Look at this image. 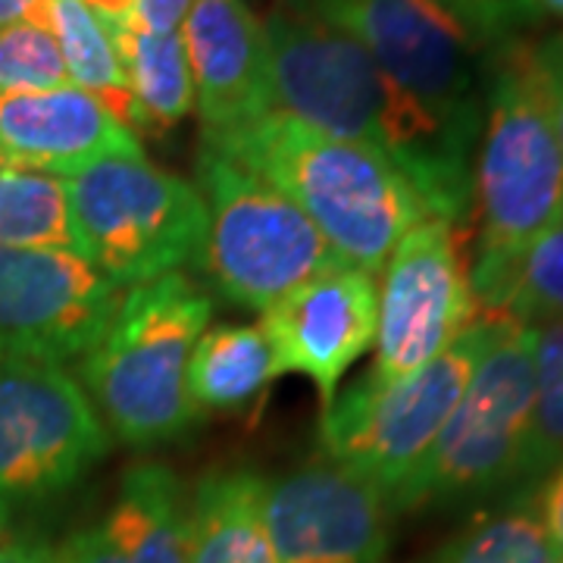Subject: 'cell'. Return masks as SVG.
Segmentation results:
<instances>
[{
	"label": "cell",
	"mask_w": 563,
	"mask_h": 563,
	"mask_svg": "<svg viewBox=\"0 0 563 563\" xmlns=\"http://www.w3.org/2000/svg\"><path fill=\"white\" fill-rule=\"evenodd\" d=\"M0 244L20 251H76L60 176L20 166L0 173Z\"/></svg>",
	"instance_id": "22"
},
{
	"label": "cell",
	"mask_w": 563,
	"mask_h": 563,
	"mask_svg": "<svg viewBox=\"0 0 563 563\" xmlns=\"http://www.w3.org/2000/svg\"><path fill=\"white\" fill-rule=\"evenodd\" d=\"M488 313L517 317L532 325L563 320V220L517 261Z\"/></svg>",
	"instance_id": "24"
},
{
	"label": "cell",
	"mask_w": 563,
	"mask_h": 563,
	"mask_svg": "<svg viewBox=\"0 0 563 563\" xmlns=\"http://www.w3.org/2000/svg\"><path fill=\"white\" fill-rule=\"evenodd\" d=\"M198 179L203 201L198 263L229 303L263 313L291 288L342 263L301 207L242 163L203 144Z\"/></svg>",
	"instance_id": "6"
},
{
	"label": "cell",
	"mask_w": 563,
	"mask_h": 563,
	"mask_svg": "<svg viewBox=\"0 0 563 563\" xmlns=\"http://www.w3.org/2000/svg\"><path fill=\"white\" fill-rule=\"evenodd\" d=\"M347 29L388 79L473 151L483 129V44L442 0H310Z\"/></svg>",
	"instance_id": "9"
},
{
	"label": "cell",
	"mask_w": 563,
	"mask_h": 563,
	"mask_svg": "<svg viewBox=\"0 0 563 563\" xmlns=\"http://www.w3.org/2000/svg\"><path fill=\"white\" fill-rule=\"evenodd\" d=\"M492 317V339L473 379L429 454L391 492V510L466 501L520 479L536 413V325Z\"/></svg>",
	"instance_id": "5"
},
{
	"label": "cell",
	"mask_w": 563,
	"mask_h": 563,
	"mask_svg": "<svg viewBox=\"0 0 563 563\" xmlns=\"http://www.w3.org/2000/svg\"><path fill=\"white\" fill-rule=\"evenodd\" d=\"M191 3L195 0H135L132 22L154 35H176L179 25H185L188 20Z\"/></svg>",
	"instance_id": "28"
},
{
	"label": "cell",
	"mask_w": 563,
	"mask_h": 563,
	"mask_svg": "<svg viewBox=\"0 0 563 563\" xmlns=\"http://www.w3.org/2000/svg\"><path fill=\"white\" fill-rule=\"evenodd\" d=\"M38 0H0V32L7 25H16V22H25V16L32 13Z\"/></svg>",
	"instance_id": "33"
},
{
	"label": "cell",
	"mask_w": 563,
	"mask_h": 563,
	"mask_svg": "<svg viewBox=\"0 0 563 563\" xmlns=\"http://www.w3.org/2000/svg\"><path fill=\"white\" fill-rule=\"evenodd\" d=\"M0 151L10 166L60 179L107 157H144L139 135L101 98L76 85L0 95Z\"/></svg>",
	"instance_id": "16"
},
{
	"label": "cell",
	"mask_w": 563,
	"mask_h": 563,
	"mask_svg": "<svg viewBox=\"0 0 563 563\" xmlns=\"http://www.w3.org/2000/svg\"><path fill=\"white\" fill-rule=\"evenodd\" d=\"M122 73L129 81L135 132H166L195 110V76L181 35H154L139 29L132 16L107 22Z\"/></svg>",
	"instance_id": "19"
},
{
	"label": "cell",
	"mask_w": 563,
	"mask_h": 563,
	"mask_svg": "<svg viewBox=\"0 0 563 563\" xmlns=\"http://www.w3.org/2000/svg\"><path fill=\"white\" fill-rule=\"evenodd\" d=\"M191 504L181 479L144 461L122 473L120 495L98 523L69 536L60 563H188Z\"/></svg>",
	"instance_id": "17"
},
{
	"label": "cell",
	"mask_w": 563,
	"mask_h": 563,
	"mask_svg": "<svg viewBox=\"0 0 563 563\" xmlns=\"http://www.w3.org/2000/svg\"><path fill=\"white\" fill-rule=\"evenodd\" d=\"M279 379L261 325H217L203 332L185 369V388L198 410L239 413L261 401L266 385Z\"/></svg>",
	"instance_id": "20"
},
{
	"label": "cell",
	"mask_w": 563,
	"mask_h": 563,
	"mask_svg": "<svg viewBox=\"0 0 563 563\" xmlns=\"http://www.w3.org/2000/svg\"><path fill=\"white\" fill-rule=\"evenodd\" d=\"M203 144L279 188L320 229L335 257L366 276L383 273L404 235L435 217L395 157L332 139L282 110L222 135H203Z\"/></svg>",
	"instance_id": "2"
},
{
	"label": "cell",
	"mask_w": 563,
	"mask_h": 563,
	"mask_svg": "<svg viewBox=\"0 0 563 563\" xmlns=\"http://www.w3.org/2000/svg\"><path fill=\"white\" fill-rule=\"evenodd\" d=\"M388 498L335 463L307 466L263 492V523L282 563H383Z\"/></svg>",
	"instance_id": "13"
},
{
	"label": "cell",
	"mask_w": 563,
	"mask_h": 563,
	"mask_svg": "<svg viewBox=\"0 0 563 563\" xmlns=\"http://www.w3.org/2000/svg\"><path fill=\"white\" fill-rule=\"evenodd\" d=\"M539 3V13H548V16H561L563 20V0H536Z\"/></svg>",
	"instance_id": "34"
},
{
	"label": "cell",
	"mask_w": 563,
	"mask_h": 563,
	"mask_svg": "<svg viewBox=\"0 0 563 563\" xmlns=\"http://www.w3.org/2000/svg\"><path fill=\"white\" fill-rule=\"evenodd\" d=\"M379 291L373 276L332 266L263 310V335L276 369L313 379L322 407L335 401L342 376L376 342Z\"/></svg>",
	"instance_id": "14"
},
{
	"label": "cell",
	"mask_w": 563,
	"mask_h": 563,
	"mask_svg": "<svg viewBox=\"0 0 563 563\" xmlns=\"http://www.w3.org/2000/svg\"><path fill=\"white\" fill-rule=\"evenodd\" d=\"M539 517H542L544 532H548L551 548H554V554H558V563H563V466H558V470L548 476Z\"/></svg>",
	"instance_id": "30"
},
{
	"label": "cell",
	"mask_w": 563,
	"mask_h": 563,
	"mask_svg": "<svg viewBox=\"0 0 563 563\" xmlns=\"http://www.w3.org/2000/svg\"><path fill=\"white\" fill-rule=\"evenodd\" d=\"M263 492L247 470L203 476L191 498L188 563H282L263 523Z\"/></svg>",
	"instance_id": "18"
},
{
	"label": "cell",
	"mask_w": 563,
	"mask_h": 563,
	"mask_svg": "<svg viewBox=\"0 0 563 563\" xmlns=\"http://www.w3.org/2000/svg\"><path fill=\"white\" fill-rule=\"evenodd\" d=\"M47 32L60 44L69 81L101 98L117 120L135 132L129 81L107 22L85 0H47Z\"/></svg>",
	"instance_id": "21"
},
{
	"label": "cell",
	"mask_w": 563,
	"mask_h": 563,
	"mask_svg": "<svg viewBox=\"0 0 563 563\" xmlns=\"http://www.w3.org/2000/svg\"><path fill=\"white\" fill-rule=\"evenodd\" d=\"M63 181L76 254L117 288L179 273L201 257L198 188L147 157H107Z\"/></svg>",
	"instance_id": "7"
},
{
	"label": "cell",
	"mask_w": 563,
	"mask_h": 563,
	"mask_svg": "<svg viewBox=\"0 0 563 563\" xmlns=\"http://www.w3.org/2000/svg\"><path fill=\"white\" fill-rule=\"evenodd\" d=\"M554 41H558V44H561V47H563V35H558V38H554Z\"/></svg>",
	"instance_id": "35"
},
{
	"label": "cell",
	"mask_w": 563,
	"mask_h": 563,
	"mask_svg": "<svg viewBox=\"0 0 563 563\" xmlns=\"http://www.w3.org/2000/svg\"><path fill=\"white\" fill-rule=\"evenodd\" d=\"M210 313V295L181 273L141 282L122 295L79 366L88 395L122 442H169L198 420L185 369Z\"/></svg>",
	"instance_id": "4"
},
{
	"label": "cell",
	"mask_w": 563,
	"mask_h": 563,
	"mask_svg": "<svg viewBox=\"0 0 563 563\" xmlns=\"http://www.w3.org/2000/svg\"><path fill=\"white\" fill-rule=\"evenodd\" d=\"M110 432L63 366L0 363V523L101 461Z\"/></svg>",
	"instance_id": "10"
},
{
	"label": "cell",
	"mask_w": 563,
	"mask_h": 563,
	"mask_svg": "<svg viewBox=\"0 0 563 563\" xmlns=\"http://www.w3.org/2000/svg\"><path fill=\"white\" fill-rule=\"evenodd\" d=\"M442 3L483 47L485 44L498 47L542 16L536 0H442Z\"/></svg>",
	"instance_id": "27"
},
{
	"label": "cell",
	"mask_w": 563,
	"mask_h": 563,
	"mask_svg": "<svg viewBox=\"0 0 563 563\" xmlns=\"http://www.w3.org/2000/svg\"><path fill=\"white\" fill-rule=\"evenodd\" d=\"M0 563H60L57 551L38 542H13L0 548Z\"/></svg>",
	"instance_id": "31"
},
{
	"label": "cell",
	"mask_w": 563,
	"mask_h": 563,
	"mask_svg": "<svg viewBox=\"0 0 563 563\" xmlns=\"http://www.w3.org/2000/svg\"><path fill=\"white\" fill-rule=\"evenodd\" d=\"M470 181V201L476 203L470 282L479 310H488L517 261L563 220V147L548 107L539 44H498Z\"/></svg>",
	"instance_id": "3"
},
{
	"label": "cell",
	"mask_w": 563,
	"mask_h": 563,
	"mask_svg": "<svg viewBox=\"0 0 563 563\" xmlns=\"http://www.w3.org/2000/svg\"><path fill=\"white\" fill-rule=\"evenodd\" d=\"M439 563H558V554L539 510L520 507L473 526L444 551Z\"/></svg>",
	"instance_id": "25"
},
{
	"label": "cell",
	"mask_w": 563,
	"mask_h": 563,
	"mask_svg": "<svg viewBox=\"0 0 563 563\" xmlns=\"http://www.w3.org/2000/svg\"><path fill=\"white\" fill-rule=\"evenodd\" d=\"M103 22H120L132 16V7L135 0H85Z\"/></svg>",
	"instance_id": "32"
},
{
	"label": "cell",
	"mask_w": 563,
	"mask_h": 563,
	"mask_svg": "<svg viewBox=\"0 0 563 563\" xmlns=\"http://www.w3.org/2000/svg\"><path fill=\"white\" fill-rule=\"evenodd\" d=\"M479 317L461 222L429 217L404 235L383 266L376 363L369 379L398 383L422 369Z\"/></svg>",
	"instance_id": "11"
},
{
	"label": "cell",
	"mask_w": 563,
	"mask_h": 563,
	"mask_svg": "<svg viewBox=\"0 0 563 563\" xmlns=\"http://www.w3.org/2000/svg\"><path fill=\"white\" fill-rule=\"evenodd\" d=\"M69 85L57 38L32 22L0 32V95H38Z\"/></svg>",
	"instance_id": "26"
},
{
	"label": "cell",
	"mask_w": 563,
	"mask_h": 563,
	"mask_svg": "<svg viewBox=\"0 0 563 563\" xmlns=\"http://www.w3.org/2000/svg\"><path fill=\"white\" fill-rule=\"evenodd\" d=\"M539 63H542L544 91H548V107H551V120L558 129V139L563 147V47L558 41H544L539 44Z\"/></svg>",
	"instance_id": "29"
},
{
	"label": "cell",
	"mask_w": 563,
	"mask_h": 563,
	"mask_svg": "<svg viewBox=\"0 0 563 563\" xmlns=\"http://www.w3.org/2000/svg\"><path fill=\"white\" fill-rule=\"evenodd\" d=\"M273 107L332 139L376 147L401 163L435 217L470 207V147L407 98L347 29L310 0H279L263 20Z\"/></svg>",
	"instance_id": "1"
},
{
	"label": "cell",
	"mask_w": 563,
	"mask_h": 563,
	"mask_svg": "<svg viewBox=\"0 0 563 563\" xmlns=\"http://www.w3.org/2000/svg\"><path fill=\"white\" fill-rule=\"evenodd\" d=\"M563 466V320L536 322V413L520 479H548Z\"/></svg>",
	"instance_id": "23"
},
{
	"label": "cell",
	"mask_w": 563,
	"mask_h": 563,
	"mask_svg": "<svg viewBox=\"0 0 563 563\" xmlns=\"http://www.w3.org/2000/svg\"><path fill=\"white\" fill-rule=\"evenodd\" d=\"M203 135H222L273 107L263 22L244 0H195L181 25Z\"/></svg>",
	"instance_id": "15"
},
{
	"label": "cell",
	"mask_w": 563,
	"mask_h": 563,
	"mask_svg": "<svg viewBox=\"0 0 563 563\" xmlns=\"http://www.w3.org/2000/svg\"><path fill=\"white\" fill-rule=\"evenodd\" d=\"M495 317H479L463 335L422 369L398 383H376L363 376L342 398L325 407L322 417V451L329 463L357 473L373 483L385 498L420 466L435 444L451 410L492 339Z\"/></svg>",
	"instance_id": "8"
},
{
	"label": "cell",
	"mask_w": 563,
	"mask_h": 563,
	"mask_svg": "<svg viewBox=\"0 0 563 563\" xmlns=\"http://www.w3.org/2000/svg\"><path fill=\"white\" fill-rule=\"evenodd\" d=\"M120 298L122 288L76 251L0 244V363L60 366L85 357Z\"/></svg>",
	"instance_id": "12"
}]
</instances>
